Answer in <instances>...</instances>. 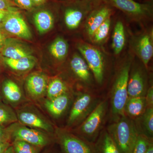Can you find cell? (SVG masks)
Returning <instances> with one entry per match:
<instances>
[{
	"label": "cell",
	"instance_id": "cell-26",
	"mask_svg": "<svg viewBox=\"0 0 153 153\" xmlns=\"http://www.w3.org/2000/svg\"><path fill=\"white\" fill-rule=\"evenodd\" d=\"M111 22V17H109L96 30L90 40L92 44L100 45L105 42L109 35Z\"/></svg>",
	"mask_w": 153,
	"mask_h": 153
},
{
	"label": "cell",
	"instance_id": "cell-20",
	"mask_svg": "<svg viewBox=\"0 0 153 153\" xmlns=\"http://www.w3.org/2000/svg\"><path fill=\"white\" fill-rule=\"evenodd\" d=\"M33 19L37 30L41 34L48 32L54 25L53 14L47 9H42L36 11L34 14Z\"/></svg>",
	"mask_w": 153,
	"mask_h": 153
},
{
	"label": "cell",
	"instance_id": "cell-39",
	"mask_svg": "<svg viewBox=\"0 0 153 153\" xmlns=\"http://www.w3.org/2000/svg\"><path fill=\"white\" fill-rule=\"evenodd\" d=\"M36 6H40L44 4L47 0H32Z\"/></svg>",
	"mask_w": 153,
	"mask_h": 153
},
{
	"label": "cell",
	"instance_id": "cell-16",
	"mask_svg": "<svg viewBox=\"0 0 153 153\" xmlns=\"http://www.w3.org/2000/svg\"><path fill=\"white\" fill-rule=\"evenodd\" d=\"M26 87L31 96L35 98L40 97L47 91V79L41 74L36 73L32 74L27 79Z\"/></svg>",
	"mask_w": 153,
	"mask_h": 153
},
{
	"label": "cell",
	"instance_id": "cell-28",
	"mask_svg": "<svg viewBox=\"0 0 153 153\" xmlns=\"http://www.w3.org/2000/svg\"><path fill=\"white\" fill-rule=\"evenodd\" d=\"M67 86L65 82L60 78H55L49 83L47 89V96L49 99L67 93Z\"/></svg>",
	"mask_w": 153,
	"mask_h": 153
},
{
	"label": "cell",
	"instance_id": "cell-3",
	"mask_svg": "<svg viewBox=\"0 0 153 153\" xmlns=\"http://www.w3.org/2000/svg\"><path fill=\"white\" fill-rule=\"evenodd\" d=\"M113 8L122 11L129 19L138 23L151 21L153 16L152 3H140L134 0H106Z\"/></svg>",
	"mask_w": 153,
	"mask_h": 153
},
{
	"label": "cell",
	"instance_id": "cell-19",
	"mask_svg": "<svg viewBox=\"0 0 153 153\" xmlns=\"http://www.w3.org/2000/svg\"><path fill=\"white\" fill-rule=\"evenodd\" d=\"M135 123L139 134L144 135L150 139L153 137V107H147L144 113Z\"/></svg>",
	"mask_w": 153,
	"mask_h": 153
},
{
	"label": "cell",
	"instance_id": "cell-21",
	"mask_svg": "<svg viewBox=\"0 0 153 153\" xmlns=\"http://www.w3.org/2000/svg\"><path fill=\"white\" fill-rule=\"evenodd\" d=\"M94 143L97 153H121L108 131L102 132Z\"/></svg>",
	"mask_w": 153,
	"mask_h": 153
},
{
	"label": "cell",
	"instance_id": "cell-38",
	"mask_svg": "<svg viewBox=\"0 0 153 153\" xmlns=\"http://www.w3.org/2000/svg\"><path fill=\"white\" fill-rule=\"evenodd\" d=\"M6 39L4 34L0 31V50H1L5 42Z\"/></svg>",
	"mask_w": 153,
	"mask_h": 153
},
{
	"label": "cell",
	"instance_id": "cell-13",
	"mask_svg": "<svg viewBox=\"0 0 153 153\" xmlns=\"http://www.w3.org/2000/svg\"><path fill=\"white\" fill-rule=\"evenodd\" d=\"M94 99L90 94H81L74 102L68 120V125L71 126L86 117L94 108Z\"/></svg>",
	"mask_w": 153,
	"mask_h": 153
},
{
	"label": "cell",
	"instance_id": "cell-42",
	"mask_svg": "<svg viewBox=\"0 0 153 153\" xmlns=\"http://www.w3.org/2000/svg\"><path fill=\"white\" fill-rule=\"evenodd\" d=\"M5 153H15L12 145L7 149Z\"/></svg>",
	"mask_w": 153,
	"mask_h": 153
},
{
	"label": "cell",
	"instance_id": "cell-15",
	"mask_svg": "<svg viewBox=\"0 0 153 153\" xmlns=\"http://www.w3.org/2000/svg\"><path fill=\"white\" fill-rule=\"evenodd\" d=\"M18 121L27 126L42 130L48 132H52V126L40 116L30 111H21L17 115Z\"/></svg>",
	"mask_w": 153,
	"mask_h": 153
},
{
	"label": "cell",
	"instance_id": "cell-36",
	"mask_svg": "<svg viewBox=\"0 0 153 153\" xmlns=\"http://www.w3.org/2000/svg\"><path fill=\"white\" fill-rule=\"evenodd\" d=\"M16 10H17V9H16ZM11 10H0V27H1L2 25L5 18H6L7 15L9 13L10 11Z\"/></svg>",
	"mask_w": 153,
	"mask_h": 153
},
{
	"label": "cell",
	"instance_id": "cell-12",
	"mask_svg": "<svg viewBox=\"0 0 153 153\" xmlns=\"http://www.w3.org/2000/svg\"><path fill=\"white\" fill-rule=\"evenodd\" d=\"M1 27L8 33L20 38L25 39L32 38L30 29L18 9L10 11L4 20Z\"/></svg>",
	"mask_w": 153,
	"mask_h": 153
},
{
	"label": "cell",
	"instance_id": "cell-23",
	"mask_svg": "<svg viewBox=\"0 0 153 153\" xmlns=\"http://www.w3.org/2000/svg\"><path fill=\"white\" fill-rule=\"evenodd\" d=\"M2 93L5 98L11 103L19 102L22 98V91L16 82L11 80H6L2 85Z\"/></svg>",
	"mask_w": 153,
	"mask_h": 153
},
{
	"label": "cell",
	"instance_id": "cell-2",
	"mask_svg": "<svg viewBox=\"0 0 153 153\" xmlns=\"http://www.w3.org/2000/svg\"><path fill=\"white\" fill-rule=\"evenodd\" d=\"M107 131L121 153H131L139 134L134 121L123 115L110 126Z\"/></svg>",
	"mask_w": 153,
	"mask_h": 153
},
{
	"label": "cell",
	"instance_id": "cell-33",
	"mask_svg": "<svg viewBox=\"0 0 153 153\" xmlns=\"http://www.w3.org/2000/svg\"><path fill=\"white\" fill-rule=\"evenodd\" d=\"M11 140L10 135L7 127L0 125V144L10 143Z\"/></svg>",
	"mask_w": 153,
	"mask_h": 153
},
{
	"label": "cell",
	"instance_id": "cell-35",
	"mask_svg": "<svg viewBox=\"0 0 153 153\" xmlns=\"http://www.w3.org/2000/svg\"><path fill=\"white\" fill-rule=\"evenodd\" d=\"M145 97H146L147 107H153V85H152L148 88L147 91L145 96Z\"/></svg>",
	"mask_w": 153,
	"mask_h": 153
},
{
	"label": "cell",
	"instance_id": "cell-41",
	"mask_svg": "<svg viewBox=\"0 0 153 153\" xmlns=\"http://www.w3.org/2000/svg\"><path fill=\"white\" fill-rule=\"evenodd\" d=\"M74 1H88L93 2L101 3L106 1V0H74Z\"/></svg>",
	"mask_w": 153,
	"mask_h": 153
},
{
	"label": "cell",
	"instance_id": "cell-6",
	"mask_svg": "<svg viewBox=\"0 0 153 153\" xmlns=\"http://www.w3.org/2000/svg\"><path fill=\"white\" fill-rule=\"evenodd\" d=\"M77 48L87 63L96 81L102 84L105 71L103 54L97 47L86 42L78 43Z\"/></svg>",
	"mask_w": 153,
	"mask_h": 153
},
{
	"label": "cell",
	"instance_id": "cell-18",
	"mask_svg": "<svg viewBox=\"0 0 153 153\" xmlns=\"http://www.w3.org/2000/svg\"><path fill=\"white\" fill-rule=\"evenodd\" d=\"M70 101V97L66 93L55 98L49 99L45 102V107L48 112L55 117L62 115L67 109Z\"/></svg>",
	"mask_w": 153,
	"mask_h": 153
},
{
	"label": "cell",
	"instance_id": "cell-37",
	"mask_svg": "<svg viewBox=\"0 0 153 153\" xmlns=\"http://www.w3.org/2000/svg\"><path fill=\"white\" fill-rule=\"evenodd\" d=\"M11 145L10 143H7L0 144V153H5L7 149Z\"/></svg>",
	"mask_w": 153,
	"mask_h": 153
},
{
	"label": "cell",
	"instance_id": "cell-32",
	"mask_svg": "<svg viewBox=\"0 0 153 153\" xmlns=\"http://www.w3.org/2000/svg\"><path fill=\"white\" fill-rule=\"evenodd\" d=\"M14 3L21 8L30 10H33L34 4L32 0H14Z\"/></svg>",
	"mask_w": 153,
	"mask_h": 153
},
{
	"label": "cell",
	"instance_id": "cell-29",
	"mask_svg": "<svg viewBox=\"0 0 153 153\" xmlns=\"http://www.w3.org/2000/svg\"><path fill=\"white\" fill-rule=\"evenodd\" d=\"M18 121L17 115L10 107L0 102V125L5 127Z\"/></svg>",
	"mask_w": 153,
	"mask_h": 153
},
{
	"label": "cell",
	"instance_id": "cell-14",
	"mask_svg": "<svg viewBox=\"0 0 153 153\" xmlns=\"http://www.w3.org/2000/svg\"><path fill=\"white\" fill-rule=\"evenodd\" d=\"M72 71L80 81L86 85H90L93 82L92 72L84 58L77 53L72 56L70 62Z\"/></svg>",
	"mask_w": 153,
	"mask_h": 153
},
{
	"label": "cell",
	"instance_id": "cell-4",
	"mask_svg": "<svg viewBox=\"0 0 153 153\" xmlns=\"http://www.w3.org/2000/svg\"><path fill=\"white\" fill-rule=\"evenodd\" d=\"M107 102H100L87 116L78 129L80 137L94 143L99 133L106 113Z\"/></svg>",
	"mask_w": 153,
	"mask_h": 153
},
{
	"label": "cell",
	"instance_id": "cell-17",
	"mask_svg": "<svg viewBox=\"0 0 153 153\" xmlns=\"http://www.w3.org/2000/svg\"><path fill=\"white\" fill-rule=\"evenodd\" d=\"M147 107L145 97L128 98L124 108V114L134 120L144 113Z\"/></svg>",
	"mask_w": 153,
	"mask_h": 153
},
{
	"label": "cell",
	"instance_id": "cell-7",
	"mask_svg": "<svg viewBox=\"0 0 153 153\" xmlns=\"http://www.w3.org/2000/svg\"><path fill=\"white\" fill-rule=\"evenodd\" d=\"M130 45L132 54L137 56L148 69L153 55L152 29H146L133 36Z\"/></svg>",
	"mask_w": 153,
	"mask_h": 153
},
{
	"label": "cell",
	"instance_id": "cell-34",
	"mask_svg": "<svg viewBox=\"0 0 153 153\" xmlns=\"http://www.w3.org/2000/svg\"><path fill=\"white\" fill-rule=\"evenodd\" d=\"M18 9L11 0H0V10H10Z\"/></svg>",
	"mask_w": 153,
	"mask_h": 153
},
{
	"label": "cell",
	"instance_id": "cell-11",
	"mask_svg": "<svg viewBox=\"0 0 153 153\" xmlns=\"http://www.w3.org/2000/svg\"><path fill=\"white\" fill-rule=\"evenodd\" d=\"M114 13L113 7L106 1L102 3L92 10L84 21L86 36L91 40L94 33Z\"/></svg>",
	"mask_w": 153,
	"mask_h": 153
},
{
	"label": "cell",
	"instance_id": "cell-40",
	"mask_svg": "<svg viewBox=\"0 0 153 153\" xmlns=\"http://www.w3.org/2000/svg\"><path fill=\"white\" fill-rule=\"evenodd\" d=\"M146 153H153V140L150 143L149 147Z\"/></svg>",
	"mask_w": 153,
	"mask_h": 153
},
{
	"label": "cell",
	"instance_id": "cell-30",
	"mask_svg": "<svg viewBox=\"0 0 153 153\" xmlns=\"http://www.w3.org/2000/svg\"><path fill=\"white\" fill-rule=\"evenodd\" d=\"M11 145L15 153H38L41 149L22 140L13 141Z\"/></svg>",
	"mask_w": 153,
	"mask_h": 153
},
{
	"label": "cell",
	"instance_id": "cell-27",
	"mask_svg": "<svg viewBox=\"0 0 153 153\" xmlns=\"http://www.w3.org/2000/svg\"><path fill=\"white\" fill-rule=\"evenodd\" d=\"M68 44L62 38H57L50 47V52L53 57L57 60L64 59L68 52Z\"/></svg>",
	"mask_w": 153,
	"mask_h": 153
},
{
	"label": "cell",
	"instance_id": "cell-10",
	"mask_svg": "<svg viewBox=\"0 0 153 153\" xmlns=\"http://www.w3.org/2000/svg\"><path fill=\"white\" fill-rule=\"evenodd\" d=\"M57 139L64 153H97L94 143L68 132H57Z\"/></svg>",
	"mask_w": 153,
	"mask_h": 153
},
{
	"label": "cell",
	"instance_id": "cell-24",
	"mask_svg": "<svg viewBox=\"0 0 153 153\" xmlns=\"http://www.w3.org/2000/svg\"><path fill=\"white\" fill-rule=\"evenodd\" d=\"M4 57L12 59H18L32 56L27 50L18 45H14L5 41L1 49Z\"/></svg>",
	"mask_w": 153,
	"mask_h": 153
},
{
	"label": "cell",
	"instance_id": "cell-25",
	"mask_svg": "<svg viewBox=\"0 0 153 153\" xmlns=\"http://www.w3.org/2000/svg\"><path fill=\"white\" fill-rule=\"evenodd\" d=\"M4 62L10 68L17 71H25L32 69L35 65L32 57L18 59H12L4 57Z\"/></svg>",
	"mask_w": 153,
	"mask_h": 153
},
{
	"label": "cell",
	"instance_id": "cell-8",
	"mask_svg": "<svg viewBox=\"0 0 153 153\" xmlns=\"http://www.w3.org/2000/svg\"><path fill=\"white\" fill-rule=\"evenodd\" d=\"M7 128L13 141H24L41 148L50 142L49 138L43 132L30 128L18 122L11 124Z\"/></svg>",
	"mask_w": 153,
	"mask_h": 153
},
{
	"label": "cell",
	"instance_id": "cell-5",
	"mask_svg": "<svg viewBox=\"0 0 153 153\" xmlns=\"http://www.w3.org/2000/svg\"><path fill=\"white\" fill-rule=\"evenodd\" d=\"M63 10V19L66 27L70 30L77 29L84 22L89 13L101 3L70 0Z\"/></svg>",
	"mask_w": 153,
	"mask_h": 153
},
{
	"label": "cell",
	"instance_id": "cell-9",
	"mask_svg": "<svg viewBox=\"0 0 153 153\" xmlns=\"http://www.w3.org/2000/svg\"><path fill=\"white\" fill-rule=\"evenodd\" d=\"M132 63L128 82V98L145 97L148 89L147 68L141 62Z\"/></svg>",
	"mask_w": 153,
	"mask_h": 153
},
{
	"label": "cell",
	"instance_id": "cell-22",
	"mask_svg": "<svg viewBox=\"0 0 153 153\" xmlns=\"http://www.w3.org/2000/svg\"><path fill=\"white\" fill-rule=\"evenodd\" d=\"M126 42L124 26L121 21H117L114 28L112 36V48L115 55L120 54L124 48Z\"/></svg>",
	"mask_w": 153,
	"mask_h": 153
},
{
	"label": "cell",
	"instance_id": "cell-31",
	"mask_svg": "<svg viewBox=\"0 0 153 153\" xmlns=\"http://www.w3.org/2000/svg\"><path fill=\"white\" fill-rule=\"evenodd\" d=\"M144 135L139 134L131 153H146L151 141Z\"/></svg>",
	"mask_w": 153,
	"mask_h": 153
},
{
	"label": "cell",
	"instance_id": "cell-1",
	"mask_svg": "<svg viewBox=\"0 0 153 153\" xmlns=\"http://www.w3.org/2000/svg\"><path fill=\"white\" fill-rule=\"evenodd\" d=\"M133 60L134 55L131 53L126 57L118 70L113 86L111 111L113 116L117 119L125 114V106L128 98L127 86L129 74Z\"/></svg>",
	"mask_w": 153,
	"mask_h": 153
}]
</instances>
